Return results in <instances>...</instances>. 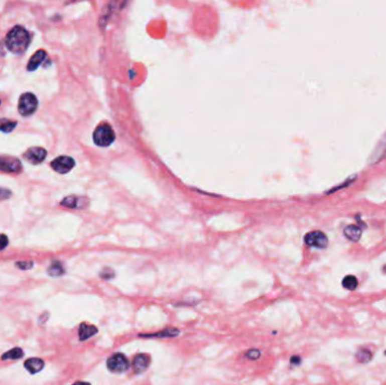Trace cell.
I'll return each mask as SVG.
<instances>
[{
    "mask_svg": "<svg viewBox=\"0 0 386 385\" xmlns=\"http://www.w3.org/2000/svg\"><path fill=\"white\" fill-rule=\"evenodd\" d=\"M180 334L179 329H174V328H170V329H164L163 331L158 332V333H153V334H140V337H146V338H173Z\"/></svg>",
    "mask_w": 386,
    "mask_h": 385,
    "instance_id": "2e32d148",
    "label": "cell"
},
{
    "mask_svg": "<svg viewBox=\"0 0 386 385\" xmlns=\"http://www.w3.org/2000/svg\"><path fill=\"white\" fill-rule=\"evenodd\" d=\"M94 143L99 147H108L115 140L114 130L108 123H101L94 131Z\"/></svg>",
    "mask_w": 386,
    "mask_h": 385,
    "instance_id": "7a4b0ae2",
    "label": "cell"
},
{
    "mask_svg": "<svg viewBox=\"0 0 386 385\" xmlns=\"http://www.w3.org/2000/svg\"><path fill=\"white\" fill-rule=\"evenodd\" d=\"M24 157L31 164H40L47 157V151L41 147H32L24 154Z\"/></svg>",
    "mask_w": 386,
    "mask_h": 385,
    "instance_id": "9c48e42d",
    "label": "cell"
},
{
    "mask_svg": "<svg viewBox=\"0 0 386 385\" xmlns=\"http://www.w3.org/2000/svg\"><path fill=\"white\" fill-rule=\"evenodd\" d=\"M385 355H386V351H385Z\"/></svg>",
    "mask_w": 386,
    "mask_h": 385,
    "instance_id": "f1b7e54d",
    "label": "cell"
},
{
    "mask_svg": "<svg viewBox=\"0 0 386 385\" xmlns=\"http://www.w3.org/2000/svg\"><path fill=\"white\" fill-rule=\"evenodd\" d=\"M38 108V98L34 94L24 93L18 101V111L23 116H31Z\"/></svg>",
    "mask_w": 386,
    "mask_h": 385,
    "instance_id": "3957f363",
    "label": "cell"
},
{
    "mask_svg": "<svg viewBox=\"0 0 386 385\" xmlns=\"http://www.w3.org/2000/svg\"><path fill=\"white\" fill-rule=\"evenodd\" d=\"M72 385H90V384L87 382H76L75 384H72Z\"/></svg>",
    "mask_w": 386,
    "mask_h": 385,
    "instance_id": "83f0119b",
    "label": "cell"
},
{
    "mask_svg": "<svg viewBox=\"0 0 386 385\" xmlns=\"http://www.w3.org/2000/svg\"><path fill=\"white\" fill-rule=\"evenodd\" d=\"M98 332V330L94 325H90L87 323H81L79 327V339L81 341H85L89 339L90 337L95 336Z\"/></svg>",
    "mask_w": 386,
    "mask_h": 385,
    "instance_id": "5bb4252c",
    "label": "cell"
},
{
    "mask_svg": "<svg viewBox=\"0 0 386 385\" xmlns=\"http://www.w3.org/2000/svg\"><path fill=\"white\" fill-rule=\"evenodd\" d=\"M290 361H292L293 365H299V364H301V357H299V356H294Z\"/></svg>",
    "mask_w": 386,
    "mask_h": 385,
    "instance_id": "4316f807",
    "label": "cell"
},
{
    "mask_svg": "<svg viewBox=\"0 0 386 385\" xmlns=\"http://www.w3.org/2000/svg\"><path fill=\"white\" fill-rule=\"evenodd\" d=\"M12 196V192L7 189H3L0 188V200H6L9 197Z\"/></svg>",
    "mask_w": 386,
    "mask_h": 385,
    "instance_id": "cb8c5ba5",
    "label": "cell"
},
{
    "mask_svg": "<svg viewBox=\"0 0 386 385\" xmlns=\"http://www.w3.org/2000/svg\"><path fill=\"white\" fill-rule=\"evenodd\" d=\"M23 356H24V352H23L21 348H14L11 351L3 355V359H20Z\"/></svg>",
    "mask_w": 386,
    "mask_h": 385,
    "instance_id": "44dd1931",
    "label": "cell"
},
{
    "mask_svg": "<svg viewBox=\"0 0 386 385\" xmlns=\"http://www.w3.org/2000/svg\"><path fill=\"white\" fill-rule=\"evenodd\" d=\"M361 232H362L361 228L359 227V226H356V225H349L343 230L344 236H346L349 241H351V242L359 241L360 237H361Z\"/></svg>",
    "mask_w": 386,
    "mask_h": 385,
    "instance_id": "4fadbf2b",
    "label": "cell"
},
{
    "mask_svg": "<svg viewBox=\"0 0 386 385\" xmlns=\"http://www.w3.org/2000/svg\"><path fill=\"white\" fill-rule=\"evenodd\" d=\"M149 365H151V356L147 354H139L135 356L131 367L136 374H142L149 367Z\"/></svg>",
    "mask_w": 386,
    "mask_h": 385,
    "instance_id": "ba28073f",
    "label": "cell"
},
{
    "mask_svg": "<svg viewBox=\"0 0 386 385\" xmlns=\"http://www.w3.org/2000/svg\"><path fill=\"white\" fill-rule=\"evenodd\" d=\"M63 274H65V269H63V266L59 261H54L53 264L50 266V268H49V275L50 276L58 277V276H61Z\"/></svg>",
    "mask_w": 386,
    "mask_h": 385,
    "instance_id": "ffe728a7",
    "label": "cell"
},
{
    "mask_svg": "<svg viewBox=\"0 0 386 385\" xmlns=\"http://www.w3.org/2000/svg\"><path fill=\"white\" fill-rule=\"evenodd\" d=\"M106 365L108 370H111L112 373H124L130 367L128 358H126L125 355L121 354V352H116V354L112 355L107 359Z\"/></svg>",
    "mask_w": 386,
    "mask_h": 385,
    "instance_id": "277c9868",
    "label": "cell"
},
{
    "mask_svg": "<svg viewBox=\"0 0 386 385\" xmlns=\"http://www.w3.org/2000/svg\"><path fill=\"white\" fill-rule=\"evenodd\" d=\"M101 277L104 279H111L114 277V273L111 269H104L101 273Z\"/></svg>",
    "mask_w": 386,
    "mask_h": 385,
    "instance_id": "603a6c76",
    "label": "cell"
},
{
    "mask_svg": "<svg viewBox=\"0 0 386 385\" xmlns=\"http://www.w3.org/2000/svg\"><path fill=\"white\" fill-rule=\"evenodd\" d=\"M32 41L31 33L23 26H15L8 32L6 36V47L15 54L24 53Z\"/></svg>",
    "mask_w": 386,
    "mask_h": 385,
    "instance_id": "6da1fadb",
    "label": "cell"
},
{
    "mask_svg": "<svg viewBox=\"0 0 386 385\" xmlns=\"http://www.w3.org/2000/svg\"><path fill=\"white\" fill-rule=\"evenodd\" d=\"M386 155V134L383 136V138L379 140L377 146L374 149L373 154L369 158V163L370 164H376L378 163L380 160H383Z\"/></svg>",
    "mask_w": 386,
    "mask_h": 385,
    "instance_id": "30bf717a",
    "label": "cell"
},
{
    "mask_svg": "<svg viewBox=\"0 0 386 385\" xmlns=\"http://www.w3.org/2000/svg\"><path fill=\"white\" fill-rule=\"evenodd\" d=\"M8 237L6 236V235L4 234H0V251L4 250L5 247H6L8 245Z\"/></svg>",
    "mask_w": 386,
    "mask_h": 385,
    "instance_id": "d4e9b609",
    "label": "cell"
},
{
    "mask_svg": "<svg viewBox=\"0 0 386 385\" xmlns=\"http://www.w3.org/2000/svg\"><path fill=\"white\" fill-rule=\"evenodd\" d=\"M52 169L60 174H66L70 172L75 166V161L69 156H60L51 163Z\"/></svg>",
    "mask_w": 386,
    "mask_h": 385,
    "instance_id": "52a82bcc",
    "label": "cell"
},
{
    "mask_svg": "<svg viewBox=\"0 0 386 385\" xmlns=\"http://www.w3.org/2000/svg\"><path fill=\"white\" fill-rule=\"evenodd\" d=\"M371 358H373V354H371L370 350L365 349V348H360V349H358L356 354V359L359 361V363L367 364L369 363Z\"/></svg>",
    "mask_w": 386,
    "mask_h": 385,
    "instance_id": "e0dca14e",
    "label": "cell"
},
{
    "mask_svg": "<svg viewBox=\"0 0 386 385\" xmlns=\"http://www.w3.org/2000/svg\"><path fill=\"white\" fill-rule=\"evenodd\" d=\"M260 355H261V352L259 351V350H256V349H251V350H248L246 352L247 358L248 359H253V360L260 358Z\"/></svg>",
    "mask_w": 386,
    "mask_h": 385,
    "instance_id": "7402d4cb",
    "label": "cell"
},
{
    "mask_svg": "<svg viewBox=\"0 0 386 385\" xmlns=\"http://www.w3.org/2000/svg\"><path fill=\"white\" fill-rule=\"evenodd\" d=\"M45 59H47V52H45L44 50H39V51L30 59L29 65H27V70L33 71L35 69H38V68L44 62Z\"/></svg>",
    "mask_w": 386,
    "mask_h": 385,
    "instance_id": "7c38bea8",
    "label": "cell"
},
{
    "mask_svg": "<svg viewBox=\"0 0 386 385\" xmlns=\"http://www.w3.org/2000/svg\"><path fill=\"white\" fill-rule=\"evenodd\" d=\"M342 286L348 291H355L358 287V279L352 275H348L342 280Z\"/></svg>",
    "mask_w": 386,
    "mask_h": 385,
    "instance_id": "ac0fdd59",
    "label": "cell"
},
{
    "mask_svg": "<svg viewBox=\"0 0 386 385\" xmlns=\"http://www.w3.org/2000/svg\"><path fill=\"white\" fill-rule=\"evenodd\" d=\"M61 205L72 208V209H83V208L87 205V200L86 198H79V197H67L65 200L61 201Z\"/></svg>",
    "mask_w": 386,
    "mask_h": 385,
    "instance_id": "8fae6325",
    "label": "cell"
},
{
    "mask_svg": "<svg viewBox=\"0 0 386 385\" xmlns=\"http://www.w3.org/2000/svg\"><path fill=\"white\" fill-rule=\"evenodd\" d=\"M22 170L20 160L12 156H0V171L4 173H18Z\"/></svg>",
    "mask_w": 386,
    "mask_h": 385,
    "instance_id": "8992f818",
    "label": "cell"
},
{
    "mask_svg": "<svg viewBox=\"0 0 386 385\" xmlns=\"http://www.w3.org/2000/svg\"><path fill=\"white\" fill-rule=\"evenodd\" d=\"M305 243L308 246L312 247L325 248L329 244V239L323 232H321V230H314V232L306 234Z\"/></svg>",
    "mask_w": 386,
    "mask_h": 385,
    "instance_id": "5b68a950",
    "label": "cell"
},
{
    "mask_svg": "<svg viewBox=\"0 0 386 385\" xmlns=\"http://www.w3.org/2000/svg\"><path fill=\"white\" fill-rule=\"evenodd\" d=\"M16 266L21 269H31L33 267V262L27 261V262H17Z\"/></svg>",
    "mask_w": 386,
    "mask_h": 385,
    "instance_id": "484cf974",
    "label": "cell"
},
{
    "mask_svg": "<svg viewBox=\"0 0 386 385\" xmlns=\"http://www.w3.org/2000/svg\"><path fill=\"white\" fill-rule=\"evenodd\" d=\"M0 104H2V102H0Z\"/></svg>",
    "mask_w": 386,
    "mask_h": 385,
    "instance_id": "f546056e",
    "label": "cell"
},
{
    "mask_svg": "<svg viewBox=\"0 0 386 385\" xmlns=\"http://www.w3.org/2000/svg\"><path fill=\"white\" fill-rule=\"evenodd\" d=\"M16 121L9 119H0V131H3V133H12V131L16 128Z\"/></svg>",
    "mask_w": 386,
    "mask_h": 385,
    "instance_id": "d6986e66",
    "label": "cell"
},
{
    "mask_svg": "<svg viewBox=\"0 0 386 385\" xmlns=\"http://www.w3.org/2000/svg\"><path fill=\"white\" fill-rule=\"evenodd\" d=\"M25 368L29 370L31 374H36L41 372L44 367V361L40 358H31L25 361Z\"/></svg>",
    "mask_w": 386,
    "mask_h": 385,
    "instance_id": "9a60e30c",
    "label": "cell"
}]
</instances>
